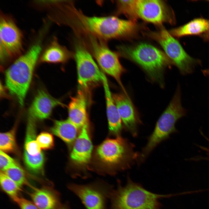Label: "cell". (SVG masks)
Returning a JSON list of instances; mask_svg holds the SVG:
<instances>
[{
	"label": "cell",
	"mask_w": 209,
	"mask_h": 209,
	"mask_svg": "<svg viewBox=\"0 0 209 209\" xmlns=\"http://www.w3.org/2000/svg\"><path fill=\"white\" fill-rule=\"evenodd\" d=\"M119 55L139 65L153 81L163 87L165 69L174 64L163 52L152 45L142 43L133 46L118 47Z\"/></svg>",
	"instance_id": "cell-1"
},
{
	"label": "cell",
	"mask_w": 209,
	"mask_h": 209,
	"mask_svg": "<svg viewBox=\"0 0 209 209\" xmlns=\"http://www.w3.org/2000/svg\"><path fill=\"white\" fill-rule=\"evenodd\" d=\"M168 196L152 192L128 176L125 185L118 181L111 192L110 209H161L158 199Z\"/></svg>",
	"instance_id": "cell-2"
},
{
	"label": "cell",
	"mask_w": 209,
	"mask_h": 209,
	"mask_svg": "<svg viewBox=\"0 0 209 209\" xmlns=\"http://www.w3.org/2000/svg\"><path fill=\"white\" fill-rule=\"evenodd\" d=\"M82 26L90 35L104 40L129 37L137 32L136 22L114 16L89 17L81 11H73Z\"/></svg>",
	"instance_id": "cell-3"
},
{
	"label": "cell",
	"mask_w": 209,
	"mask_h": 209,
	"mask_svg": "<svg viewBox=\"0 0 209 209\" xmlns=\"http://www.w3.org/2000/svg\"><path fill=\"white\" fill-rule=\"evenodd\" d=\"M41 50L39 44H35L25 54L19 57L6 72L7 87L11 93L17 97L21 106L23 105Z\"/></svg>",
	"instance_id": "cell-4"
},
{
	"label": "cell",
	"mask_w": 209,
	"mask_h": 209,
	"mask_svg": "<svg viewBox=\"0 0 209 209\" xmlns=\"http://www.w3.org/2000/svg\"><path fill=\"white\" fill-rule=\"evenodd\" d=\"M186 112L181 105V91L178 86L169 105L158 120L146 145L139 156L141 161L144 160L157 145L168 138L171 134L177 132L175 124L178 120L186 115Z\"/></svg>",
	"instance_id": "cell-5"
},
{
	"label": "cell",
	"mask_w": 209,
	"mask_h": 209,
	"mask_svg": "<svg viewBox=\"0 0 209 209\" xmlns=\"http://www.w3.org/2000/svg\"><path fill=\"white\" fill-rule=\"evenodd\" d=\"M134 148L130 142L118 136L105 140L97 148L96 153L103 162L124 170L131 167L138 158Z\"/></svg>",
	"instance_id": "cell-6"
},
{
	"label": "cell",
	"mask_w": 209,
	"mask_h": 209,
	"mask_svg": "<svg viewBox=\"0 0 209 209\" xmlns=\"http://www.w3.org/2000/svg\"><path fill=\"white\" fill-rule=\"evenodd\" d=\"M147 35L161 45L181 74L192 73L195 67L201 64V61L189 55L179 42L165 28H162L158 31L149 32Z\"/></svg>",
	"instance_id": "cell-7"
},
{
	"label": "cell",
	"mask_w": 209,
	"mask_h": 209,
	"mask_svg": "<svg viewBox=\"0 0 209 209\" xmlns=\"http://www.w3.org/2000/svg\"><path fill=\"white\" fill-rule=\"evenodd\" d=\"M68 188L80 200L86 209H107L113 186L102 181L86 184L69 183Z\"/></svg>",
	"instance_id": "cell-8"
},
{
	"label": "cell",
	"mask_w": 209,
	"mask_h": 209,
	"mask_svg": "<svg viewBox=\"0 0 209 209\" xmlns=\"http://www.w3.org/2000/svg\"><path fill=\"white\" fill-rule=\"evenodd\" d=\"M73 56L76 64L80 88L86 89L92 84L102 82L104 73L100 70L82 42H79L75 44Z\"/></svg>",
	"instance_id": "cell-9"
},
{
	"label": "cell",
	"mask_w": 209,
	"mask_h": 209,
	"mask_svg": "<svg viewBox=\"0 0 209 209\" xmlns=\"http://www.w3.org/2000/svg\"><path fill=\"white\" fill-rule=\"evenodd\" d=\"M89 35L91 51L98 65L103 71L116 80L124 93L127 94L121 81L124 69L119 61L118 54L110 50L100 39Z\"/></svg>",
	"instance_id": "cell-10"
},
{
	"label": "cell",
	"mask_w": 209,
	"mask_h": 209,
	"mask_svg": "<svg viewBox=\"0 0 209 209\" xmlns=\"http://www.w3.org/2000/svg\"><path fill=\"white\" fill-rule=\"evenodd\" d=\"M0 59L19 56L22 50V36L14 21L9 17L2 14L0 16Z\"/></svg>",
	"instance_id": "cell-11"
},
{
	"label": "cell",
	"mask_w": 209,
	"mask_h": 209,
	"mask_svg": "<svg viewBox=\"0 0 209 209\" xmlns=\"http://www.w3.org/2000/svg\"><path fill=\"white\" fill-rule=\"evenodd\" d=\"M137 12L139 17L156 25L175 22L172 10L161 0H138Z\"/></svg>",
	"instance_id": "cell-12"
},
{
	"label": "cell",
	"mask_w": 209,
	"mask_h": 209,
	"mask_svg": "<svg viewBox=\"0 0 209 209\" xmlns=\"http://www.w3.org/2000/svg\"><path fill=\"white\" fill-rule=\"evenodd\" d=\"M112 96L125 127L134 137L137 136L139 123L132 102L128 95L115 93Z\"/></svg>",
	"instance_id": "cell-13"
},
{
	"label": "cell",
	"mask_w": 209,
	"mask_h": 209,
	"mask_svg": "<svg viewBox=\"0 0 209 209\" xmlns=\"http://www.w3.org/2000/svg\"><path fill=\"white\" fill-rule=\"evenodd\" d=\"M58 100L42 89L38 91L28 110V116L35 120L46 119L56 106L62 105Z\"/></svg>",
	"instance_id": "cell-14"
},
{
	"label": "cell",
	"mask_w": 209,
	"mask_h": 209,
	"mask_svg": "<svg viewBox=\"0 0 209 209\" xmlns=\"http://www.w3.org/2000/svg\"><path fill=\"white\" fill-rule=\"evenodd\" d=\"M88 124L84 126L77 137L70 155L75 164L83 166L87 164L91 158L93 145L88 130Z\"/></svg>",
	"instance_id": "cell-15"
},
{
	"label": "cell",
	"mask_w": 209,
	"mask_h": 209,
	"mask_svg": "<svg viewBox=\"0 0 209 209\" xmlns=\"http://www.w3.org/2000/svg\"><path fill=\"white\" fill-rule=\"evenodd\" d=\"M29 193L32 202L38 209H57L62 204L60 194L49 185L35 187Z\"/></svg>",
	"instance_id": "cell-16"
},
{
	"label": "cell",
	"mask_w": 209,
	"mask_h": 209,
	"mask_svg": "<svg viewBox=\"0 0 209 209\" xmlns=\"http://www.w3.org/2000/svg\"><path fill=\"white\" fill-rule=\"evenodd\" d=\"M68 110V119L78 129L88 124L87 98L82 89L71 98Z\"/></svg>",
	"instance_id": "cell-17"
},
{
	"label": "cell",
	"mask_w": 209,
	"mask_h": 209,
	"mask_svg": "<svg viewBox=\"0 0 209 209\" xmlns=\"http://www.w3.org/2000/svg\"><path fill=\"white\" fill-rule=\"evenodd\" d=\"M102 83L105 92L109 128L112 133L118 135L122 130V121L111 93L107 80L104 73Z\"/></svg>",
	"instance_id": "cell-18"
},
{
	"label": "cell",
	"mask_w": 209,
	"mask_h": 209,
	"mask_svg": "<svg viewBox=\"0 0 209 209\" xmlns=\"http://www.w3.org/2000/svg\"><path fill=\"white\" fill-rule=\"evenodd\" d=\"M209 32V19L203 18L194 19L186 24L171 29L170 33L174 37L197 35L203 37Z\"/></svg>",
	"instance_id": "cell-19"
},
{
	"label": "cell",
	"mask_w": 209,
	"mask_h": 209,
	"mask_svg": "<svg viewBox=\"0 0 209 209\" xmlns=\"http://www.w3.org/2000/svg\"><path fill=\"white\" fill-rule=\"evenodd\" d=\"M73 56V54L70 51L55 39L43 53L40 60L44 62L64 63Z\"/></svg>",
	"instance_id": "cell-20"
},
{
	"label": "cell",
	"mask_w": 209,
	"mask_h": 209,
	"mask_svg": "<svg viewBox=\"0 0 209 209\" xmlns=\"http://www.w3.org/2000/svg\"><path fill=\"white\" fill-rule=\"evenodd\" d=\"M78 129L68 119L63 120H55L51 131L65 142L71 144L77 138Z\"/></svg>",
	"instance_id": "cell-21"
},
{
	"label": "cell",
	"mask_w": 209,
	"mask_h": 209,
	"mask_svg": "<svg viewBox=\"0 0 209 209\" xmlns=\"http://www.w3.org/2000/svg\"><path fill=\"white\" fill-rule=\"evenodd\" d=\"M35 120L28 116L26 127L24 152L34 156L42 151L36 140Z\"/></svg>",
	"instance_id": "cell-22"
},
{
	"label": "cell",
	"mask_w": 209,
	"mask_h": 209,
	"mask_svg": "<svg viewBox=\"0 0 209 209\" xmlns=\"http://www.w3.org/2000/svg\"><path fill=\"white\" fill-rule=\"evenodd\" d=\"M138 0L117 1V12L124 15L129 20L135 22L139 17L137 12Z\"/></svg>",
	"instance_id": "cell-23"
},
{
	"label": "cell",
	"mask_w": 209,
	"mask_h": 209,
	"mask_svg": "<svg viewBox=\"0 0 209 209\" xmlns=\"http://www.w3.org/2000/svg\"><path fill=\"white\" fill-rule=\"evenodd\" d=\"M24 159L27 168L31 172L35 174L43 173L44 158L42 152L33 156L24 151Z\"/></svg>",
	"instance_id": "cell-24"
},
{
	"label": "cell",
	"mask_w": 209,
	"mask_h": 209,
	"mask_svg": "<svg viewBox=\"0 0 209 209\" xmlns=\"http://www.w3.org/2000/svg\"><path fill=\"white\" fill-rule=\"evenodd\" d=\"M0 183L2 190L12 199L19 197L21 188L4 172L1 171Z\"/></svg>",
	"instance_id": "cell-25"
},
{
	"label": "cell",
	"mask_w": 209,
	"mask_h": 209,
	"mask_svg": "<svg viewBox=\"0 0 209 209\" xmlns=\"http://www.w3.org/2000/svg\"><path fill=\"white\" fill-rule=\"evenodd\" d=\"M3 172L21 188L26 185L33 189L35 187L28 182L24 171L17 163Z\"/></svg>",
	"instance_id": "cell-26"
},
{
	"label": "cell",
	"mask_w": 209,
	"mask_h": 209,
	"mask_svg": "<svg viewBox=\"0 0 209 209\" xmlns=\"http://www.w3.org/2000/svg\"><path fill=\"white\" fill-rule=\"evenodd\" d=\"M15 128L9 131L0 134V150L6 152L14 151L16 145L15 138Z\"/></svg>",
	"instance_id": "cell-27"
},
{
	"label": "cell",
	"mask_w": 209,
	"mask_h": 209,
	"mask_svg": "<svg viewBox=\"0 0 209 209\" xmlns=\"http://www.w3.org/2000/svg\"><path fill=\"white\" fill-rule=\"evenodd\" d=\"M36 140L41 148L47 149L52 148L54 146V139L53 136L50 133L43 132L37 136Z\"/></svg>",
	"instance_id": "cell-28"
},
{
	"label": "cell",
	"mask_w": 209,
	"mask_h": 209,
	"mask_svg": "<svg viewBox=\"0 0 209 209\" xmlns=\"http://www.w3.org/2000/svg\"><path fill=\"white\" fill-rule=\"evenodd\" d=\"M17 163L14 160L0 150V168L1 171L4 172L6 170L15 165Z\"/></svg>",
	"instance_id": "cell-29"
},
{
	"label": "cell",
	"mask_w": 209,
	"mask_h": 209,
	"mask_svg": "<svg viewBox=\"0 0 209 209\" xmlns=\"http://www.w3.org/2000/svg\"><path fill=\"white\" fill-rule=\"evenodd\" d=\"M13 200L18 205L21 209H38L32 201L19 196Z\"/></svg>",
	"instance_id": "cell-30"
},
{
	"label": "cell",
	"mask_w": 209,
	"mask_h": 209,
	"mask_svg": "<svg viewBox=\"0 0 209 209\" xmlns=\"http://www.w3.org/2000/svg\"><path fill=\"white\" fill-rule=\"evenodd\" d=\"M57 209H71L69 203L66 202L64 204H62Z\"/></svg>",
	"instance_id": "cell-31"
},
{
	"label": "cell",
	"mask_w": 209,
	"mask_h": 209,
	"mask_svg": "<svg viewBox=\"0 0 209 209\" xmlns=\"http://www.w3.org/2000/svg\"><path fill=\"white\" fill-rule=\"evenodd\" d=\"M203 74L206 76H209V68L202 70Z\"/></svg>",
	"instance_id": "cell-32"
},
{
	"label": "cell",
	"mask_w": 209,
	"mask_h": 209,
	"mask_svg": "<svg viewBox=\"0 0 209 209\" xmlns=\"http://www.w3.org/2000/svg\"><path fill=\"white\" fill-rule=\"evenodd\" d=\"M203 38L206 40H209V32L205 35Z\"/></svg>",
	"instance_id": "cell-33"
},
{
	"label": "cell",
	"mask_w": 209,
	"mask_h": 209,
	"mask_svg": "<svg viewBox=\"0 0 209 209\" xmlns=\"http://www.w3.org/2000/svg\"><path fill=\"white\" fill-rule=\"evenodd\" d=\"M208 1H209V0H208Z\"/></svg>",
	"instance_id": "cell-34"
}]
</instances>
